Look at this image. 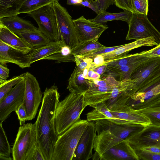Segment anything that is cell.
Wrapping results in <instances>:
<instances>
[{"mask_svg": "<svg viewBox=\"0 0 160 160\" xmlns=\"http://www.w3.org/2000/svg\"><path fill=\"white\" fill-rule=\"evenodd\" d=\"M89 86V80L84 78L83 70L76 66L69 79L67 88L70 92L83 94Z\"/></svg>", "mask_w": 160, "mask_h": 160, "instance_id": "24", "label": "cell"}, {"mask_svg": "<svg viewBox=\"0 0 160 160\" xmlns=\"http://www.w3.org/2000/svg\"><path fill=\"white\" fill-rule=\"evenodd\" d=\"M32 160H45L42 152L38 144L34 151Z\"/></svg>", "mask_w": 160, "mask_h": 160, "instance_id": "47", "label": "cell"}, {"mask_svg": "<svg viewBox=\"0 0 160 160\" xmlns=\"http://www.w3.org/2000/svg\"><path fill=\"white\" fill-rule=\"evenodd\" d=\"M79 43L90 40H98L108 28L106 25L85 18L83 16L73 20Z\"/></svg>", "mask_w": 160, "mask_h": 160, "instance_id": "13", "label": "cell"}, {"mask_svg": "<svg viewBox=\"0 0 160 160\" xmlns=\"http://www.w3.org/2000/svg\"><path fill=\"white\" fill-rule=\"evenodd\" d=\"M83 0H67V4L68 5H80Z\"/></svg>", "mask_w": 160, "mask_h": 160, "instance_id": "52", "label": "cell"}, {"mask_svg": "<svg viewBox=\"0 0 160 160\" xmlns=\"http://www.w3.org/2000/svg\"><path fill=\"white\" fill-rule=\"evenodd\" d=\"M9 69L5 65L0 64V84L5 82L8 77Z\"/></svg>", "mask_w": 160, "mask_h": 160, "instance_id": "45", "label": "cell"}, {"mask_svg": "<svg viewBox=\"0 0 160 160\" xmlns=\"http://www.w3.org/2000/svg\"><path fill=\"white\" fill-rule=\"evenodd\" d=\"M139 149L144 151L160 154V147H159L148 146L143 147Z\"/></svg>", "mask_w": 160, "mask_h": 160, "instance_id": "49", "label": "cell"}, {"mask_svg": "<svg viewBox=\"0 0 160 160\" xmlns=\"http://www.w3.org/2000/svg\"><path fill=\"white\" fill-rule=\"evenodd\" d=\"M158 44L153 37H149L136 40L133 42L122 45L114 51L102 54L106 62L113 60L119 57L128 54L131 50L144 46L152 47Z\"/></svg>", "mask_w": 160, "mask_h": 160, "instance_id": "18", "label": "cell"}, {"mask_svg": "<svg viewBox=\"0 0 160 160\" xmlns=\"http://www.w3.org/2000/svg\"><path fill=\"white\" fill-rule=\"evenodd\" d=\"M0 24L18 35L20 32L37 29L30 22L20 18L18 15L0 18Z\"/></svg>", "mask_w": 160, "mask_h": 160, "instance_id": "22", "label": "cell"}, {"mask_svg": "<svg viewBox=\"0 0 160 160\" xmlns=\"http://www.w3.org/2000/svg\"><path fill=\"white\" fill-rule=\"evenodd\" d=\"M15 112L18 116L20 125L21 126L24 124L25 121H26L27 114L23 105H20Z\"/></svg>", "mask_w": 160, "mask_h": 160, "instance_id": "42", "label": "cell"}, {"mask_svg": "<svg viewBox=\"0 0 160 160\" xmlns=\"http://www.w3.org/2000/svg\"><path fill=\"white\" fill-rule=\"evenodd\" d=\"M88 123L87 120L81 119L58 136L52 160H72L78 142Z\"/></svg>", "mask_w": 160, "mask_h": 160, "instance_id": "4", "label": "cell"}, {"mask_svg": "<svg viewBox=\"0 0 160 160\" xmlns=\"http://www.w3.org/2000/svg\"><path fill=\"white\" fill-rule=\"evenodd\" d=\"M130 97L128 95L121 96L108 103L110 112L123 125L133 123L146 126L150 124L147 117L127 104Z\"/></svg>", "mask_w": 160, "mask_h": 160, "instance_id": "6", "label": "cell"}, {"mask_svg": "<svg viewBox=\"0 0 160 160\" xmlns=\"http://www.w3.org/2000/svg\"><path fill=\"white\" fill-rule=\"evenodd\" d=\"M132 14V12L127 10L115 13H110L106 11L99 12L95 18L89 19L93 22L104 25L108 22L115 20L125 21L128 24Z\"/></svg>", "mask_w": 160, "mask_h": 160, "instance_id": "28", "label": "cell"}, {"mask_svg": "<svg viewBox=\"0 0 160 160\" xmlns=\"http://www.w3.org/2000/svg\"><path fill=\"white\" fill-rule=\"evenodd\" d=\"M75 61L76 66L80 69L84 70L85 68L91 66L92 62V58H87L83 56L75 55Z\"/></svg>", "mask_w": 160, "mask_h": 160, "instance_id": "39", "label": "cell"}, {"mask_svg": "<svg viewBox=\"0 0 160 160\" xmlns=\"http://www.w3.org/2000/svg\"><path fill=\"white\" fill-rule=\"evenodd\" d=\"M75 56L70 47L64 45L62 46L59 52L54 53L44 58V60H54L56 62L60 63L75 61Z\"/></svg>", "mask_w": 160, "mask_h": 160, "instance_id": "32", "label": "cell"}, {"mask_svg": "<svg viewBox=\"0 0 160 160\" xmlns=\"http://www.w3.org/2000/svg\"><path fill=\"white\" fill-rule=\"evenodd\" d=\"M149 59L122 66H113L107 65L104 74L112 76L119 81L130 79L131 75L135 70L143 63Z\"/></svg>", "mask_w": 160, "mask_h": 160, "instance_id": "25", "label": "cell"}, {"mask_svg": "<svg viewBox=\"0 0 160 160\" xmlns=\"http://www.w3.org/2000/svg\"><path fill=\"white\" fill-rule=\"evenodd\" d=\"M89 80V87L83 94L87 106L93 108L98 103L112 99L113 89L118 81L112 85L102 86L95 84L91 80Z\"/></svg>", "mask_w": 160, "mask_h": 160, "instance_id": "15", "label": "cell"}, {"mask_svg": "<svg viewBox=\"0 0 160 160\" xmlns=\"http://www.w3.org/2000/svg\"><path fill=\"white\" fill-rule=\"evenodd\" d=\"M25 88L24 78L0 101V123H2L12 112L22 104Z\"/></svg>", "mask_w": 160, "mask_h": 160, "instance_id": "11", "label": "cell"}, {"mask_svg": "<svg viewBox=\"0 0 160 160\" xmlns=\"http://www.w3.org/2000/svg\"><path fill=\"white\" fill-rule=\"evenodd\" d=\"M156 95L160 94V83L153 87Z\"/></svg>", "mask_w": 160, "mask_h": 160, "instance_id": "53", "label": "cell"}, {"mask_svg": "<svg viewBox=\"0 0 160 160\" xmlns=\"http://www.w3.org/2000/svg\"><path fill=\"white\" fill-rule=\"evenodd\" d=\"M0 40L24 54L29 53L32 50L22 38L1 24Z\"/></svg>", "mask_w": 160, "mask_h": 160, "instance_id": "19", "label": "cell"}, {"mask_svg": "<svg viewBox=\"0 0 160 160\" xmlns=\"http://www.w3.org/2000/svg\"><path fill=\"white\" fill-rule=\"evenodd\" d=\"M100 160H138L135 150L128 142L124 140L103 153Z\"/></svg>", "mask_w": 160, "mask_h": 160, "instance_id": "16", "label": "cell"}, {"mask_svg": "<svg viewBox=\"0 0 160 160\" xmlns=\"http://www.w3.org/2000/svg\"><path fill=\"white\" fill-rule=\"evenodd\" d=\"M38 25V29L51 42L60 40L58 22L53 3L28 14Z\"/></svg>", "mask_w": 160, "mask_h": 160, "instance_id": "7", "label": "cell"}, {"mask_svg": "<svg viewBox=\"0 0 160 160\" xmlns=\"http://www.w3.org/2000/svg\"><path fill=\"white\" fill-rule=\"evenodd\" d=\"M107 67V65L105 64L99 66L91 67L90 68L101 76L105 72Z\"/></svg>", "mask_w": 160, "mask_h": 160, "instance_id": "48", "label": "cell"}, {"mask_svg": "<svg viewBox=\"0 0 160 160\" xmlns=\"http://www.w3.org/2000/svg\"><path fill=\"white\" fill-rule=\"evenodd\" d=\"M96 132L95 123L89 122L78 142L72 160H88L92 158Z\"/></svg>", "mask_w": 160, "mask_h": 160, "instance_id": "14", "label": "cell"}, {"mask_svg": "<svg viewBox=\"0 0 160 160\" xmlns=\"http://www.w3.org/2000/svg\"><path fill=\"white\" fill-rule=\"evenodd\" d=\"M87 106L83 94L70 93L58 103L55 111V125L58 136L81 120L80 116Z\"/></svg>", "mask_w": 160, "mask_h": 160, "instance_id": "3", "label": "cell"}, {"mask_svg": "<svg viewBox=\"0 0 160 160\" xmlns=\"http://www.w3.org/2000/svg\"><path fill=\"white\" fill-rule=\"evenodd\" d=\"M25 55L0 40V64L12 63L22 69L29 68L31 65Z\"/></svg>", "mask_w": 160, "mask_h": 160, "instance_id": "17", "label": "cell"}, {"mask_svg": "<svg viewBox=\"0 0 160 160\" xmlns=\"http://www.w3.org/2000/svg\"><path fill=\"white\" fill-rule=\"evenodd\" d=\"M63 44L61 40L50 42L47 44L32 49L25 56L31 65L33 63L43 59L52 54L59 52Z\"/></svg>", "mask_w": 160, "mask_h": 160, "instance_id": "20", "label": "cell"}, {"mask_svg": "<svg viewBox=\"0 0 160 160\" xmlns=\"http://www.w3.org/2000/svg\"><path fill=\"white\" fill-rule=\"evenodd\" d=\"M59 97L56 86L46 88L35 123L38 144L45 160H52L54 146L58 137L55 130V118Z\"/></svg>", "mask_w": 160, "mask_h": 160, "instance_id": "1", "label": "cell"}, {"mask_svg": "<svg viewBox=\"0 0 160 160\" xmlns=\"http://www.w3.org/2000/svg\"><path fill=\"white\" fill-rule=\"evenodd\" d=\"M139 159L144 160H160V154H156L140 149L135 150Z\"/></svg>", "mask_w": 160, "mask_h": 160, "instance_id": "38", "label": "cell"}, {"mask_svg": "<svg viewBox=\"0 0 160 160\" xmlns=\"http://www.w3.org/2000/svg\"><path fill=\"white\" fill-rule=\"evenodd\" d=\"M24 78V73L14 77L0 84V101L2 100L8 92L19 81Z\"/></svg>", "mask_w": 160, "mask_h": 160, "instance_id": "35", "label": "cell"}, {"mask_svg": "<svg viewBox=\"0 0 160 160\" xmlns=\"http://www.w3.org/2000/svg\"><path fill=\"white\" fill-rule=\"evenodd\" d=\"M95 122L97 134L94 141L93 149L95 152L93 160H100L107 151L128 137L141 131L146 126L133 123L118 125L107 120Z\"/></svg>", "mask_w": 160, "mask_h": 160, "instance_id": "2", "label": "cell"}, {"mask_svg": "<svg viewBox=\"0 0 160 160\" xmlns=\"http://www.w3.org/2000/svg\"><path fill=\"white\" fill-rule=\"evenodd\" d=\"M83 0L86 1H88L89 2H91L93 0Z\"/></svg>", "mask_w": 160, "mask_h": 160, "instance_id": "55", "label": "cell"}, {"mask_svg": "<svg viewBox=\"0 0 160 160\" xmlns=\"http://www.w3.org/2000/svg\"><path fill=\"white\" fill-rule=\"evenodd\" d=\"M115 5L124 10H127L132 12L133 11L132 7L131 0H115Z\"/></svg>", "mask_w": 160, "mask_h": 160, "instance_id": "41", "label": "cell"}, {"mask_svg": "<svg viewBox=\"0 0 160 160\" xmlns=\"http://www.w3.org/2000/svg\"><path fill=\"white\" fill-rule=\"evenodd\" d=\"M125 140L134 150L146 146L160 147V126L151 124L146 126L141 131Z\"/></svg>", "mask_w": 160, "mask_h": 160, "instance_id": "12", "label": "cell"}, {"mask_svg": "<svg viewBox=\"0 0 160 160\" xmlns=\"http://www.w3.org/2000/svg\"><path fill=\"white\" fill-rule=\"evenodd\" d=\"M80 5L90 8L97 14L100 12L98 5L96 0H93L90 2L83 0Z\"/></svg>", "mask_w": 160, "mask_h": 160, "instance_id": "43", "label": "cell"}, {"mask_svg": "<svg viewBox=\"0 0 160 160\" xmlns=\"http://www.w3.org/2000/svg\"><path fill=\"white\" fill-rule=\"evenodd\" d=\"M18 35L22 38L32 49L45 45L51 42L38 28L20 32Z\"/></svg>", "mask_w": 160, "mask_h": 160, "instance_id": "27", "label": "cell"}, {"mask_svg": "<svg viewBox=\"0 0 160 160\" xmlns=\"http://www.w3.org/2000/svg\"><path fill=\"white\" fill-rule=\"evenodd\" d=\"M98 2L99 9V12H103L106 11L109 6L115 4V0H96Z\"/></svg>", "mask_w": 160, "mask_h": 160, "instance_id": "44", "label": "cell"}, {"mask_svg": "<svg viewBox=\"0 0 160 160\" xmlns=\"http://www.w3.org/2000/svg\"><path fill=\"white\" fill-rule=\"evenodd\" d=\"M137 110L149 119L150 124L160 126V99L145 108Z\"/></svg>", "mask_w": 160, "mask_h": 160, "instance_id": "30", "label": "cell"}, {"mask_svg": "<svg viewBox=\"0 0 160 160\" xmlns=\"http://www.w3.org/2000/svg\"><path fill=\"white\" fill-rule=\"evenodd\" d=\"M160 83V65L144 82L139 92L146 91Z\"/></svg>", "mask_w": 160, "mask_h": 160, "instance_id": "36", "label": "cell"}, {"mask_svg": "<svg viewBox=\"0 0 160 160\" xmlns=\"http://www.w3.org/2000/svg\"><path fill=\"white\" fill-rule=\"evenodd\" d=\"M148 52L152 55L160 57V44L154 48L148 50Z\"/></svg>", "mask_w": 160, "mask_h": 160, "instance_id": "51", "label": "cell"}, {"mask_svg": "<svg viewBox=\"0 0 160 160\" xmlns=\"http://www.w3.org/2000/svg\"><path fill=\"white\" fill-rule=\"evenodd\" d=\"M128 25L126 40H137L152 37L158 44H160V32L149 20L147 15L132 12Z\"/></svg>", "mask_w": 160, "mask_h": 160, "instance_id": "9", "label": "cell"}, {"mask_svg": "<svg viewBox=\"0 0 160 160\" xmlns=\"http://www.w3.org/2000/svg\"><path fill=\"white\" fill-rule=\"evenodd\" d=\"M59 0H27L22 5L18 12L27 14L43 7L59 1Z\"/></svg>", "mask_w": 160, "mask_h": 160, "instance_id": "33", "label": "cell"}, {"mask_svg": "<svg viewBox=\"0 0 160 160\" xmlns=\"http://www.w3.org/2000/svg\"><path fill=\"white\" fill-rule=\"evenodd\" d=\"M160 99V94L154 95L152 89L145 92H137L132 95L127 103L138 110L145 108Z\"/></svg>", "mask_w": 160, "mask_h": 160, "instance_id": "21", "label": "cell"}, {"mask_svg": "<svg viewBox=\"0 0 160 160\" xmlns=\"http://www.w3.org/2000/svg\"><path fill=\"white\" fill-rule=\"evenodd\" d=\"M133 12L148 14V0H131Z\"/></svg>", "mask_w": 160, "mask_h": 160, "instance_id": "37", "label": "cell"}, {"mask_svg": "<svg viewBox=\"0 0 160 160\" xmlns=\"http://www.w3.org/2000/svg\"><path fill=\"white\" fill-rule=\"evenodd\" d=\"M25 88L22 105L26 112V121L34 119L42 100V94L36 78L28 72L24 73Z\"/></svg>", "mask_w": 160, "mask_h": 160, "instance_id": "10", "label": "cell"}, {"mask_svg": "<svg viewBox=\"0 0 160 160\" xmlns=\"http://www.w3.org/2000/svg\"><path fill=\"white\" fill-rule=\"evenodd\" d=\"M122 46V45L110 47H106L104 48L95 50L83 56L87 58H92L98 55H102L112 52Z\"/></svg>", "mask_w": 160, "mask_h": 160, "instance_id": "40", "label": "cell"}, {"mask_svg": "<svg viewBox=\"0 0 160 160\" xmlns=\"http://www.w3.org/2000/svg\"><path fill=\"white\" fill-rule=\"evenodd\" d=\"M91 66H89L85 68L83 70V73L84 78L88 79V72Z\"/></svg>", "mask_w": 160, "mask_h": 160, "instance_id": "54", "label": "cell"}, {"mask_svg": "<svg viewBox=\"0 0 160 160\" xmlns=\"http://www.w3.org/2000/svg\"><path fill=\"white\" fill-rule=\"evenodd\" d=\"M106 47L100 43L98 40H90L79 43L72 49V52L74 56H83Z\"/></svg>", "mask_w": 160, "mask_h": 160, "instance_id": "31", "label": "cell"}, {"mask_svg": "<svg viewBox=\"0 0 160 160\" xmlns=\"http://www.w3.org/2000/svg\"><path fill=\"white\" fill-rule=\"evenodd\" d=\"M53 5L57 18L60 40L64 45L72 49L79 43L73 19L67 9L58 1L53 3Z\"/></svg>", "mask_w": 160, "mask_h": 160, "instance_id": "8", "label": "cell"}, {"mask_svg": "<svg viewBox=\"0 0 160 160\" xmlns=\"http://www.w3.org/2000/svg\"><path fill=\"white\" fill-rule=\"evenodd\" d=\"M27 0H0V18L18 15L19 10Z\"/></svg>", "mask_w": 160, "mask_h": 160, "instance_id": "29", "label": "cell"}, {"mask_svg": "<svg viewBox=\"0 0 160 160\" xmlns=\"http://www.w3.org/2000/svg\"><path fill=\"white\" fill-rule=\"evenodd\" d=\"M101 76L91 69L88 70V80H94L100 78Z\"/></svg>", "mask_w": 160, "mask_h": 160, "instance_id": "50", "label": "cell"}, {"mask_svg": "<svg viewBox=\"0 0 160 160\" xmlns=\"http://www.w3.org/2000/svg\"><path fill=\"white\" fill-rule=\"evenodd\" d=\"M94 109L87 114L88 122L107 120L118 125H123L122 122L116 118L110 112L105 102L98 103L93 107Z\"/></svg>", "mask_w": 160, "mask_h": 160, "instance_id": "23", "label": "cell"}, {"mask_svg": "<svg viewBox=\"0 0 160 160\" xmlns=\"http://www.w3.org/2000/svg\"><path fill=\"white\" fill-rule=\"evenodd\" d=\"M159 57L151 54L148 50L132 54H125L105 63L107 65L120 66L134 63L150 58Z\"/></svg>", "mask_w": 160, "mask_h": 160, "instance_id": "26", "label": "cell"}, {"mask_svg": "<svg viewBox=\"0 0 160 160\" xmlns=\"http://www.w3.org/2000/svg\"><path fill=\"white\" fill-rule=\"evenodd\" d=\"M12 152L2 123H0V160H11L10 157Z\"/></svg>", "mask_w": 160, "mask_h": 160, "instance_id": "34", "label": "cell"}, {"mask_svg": "<svg viewBox=\"0 0 160 160\" xmlns=\"http://www.w3.org/2000/svg\"><path fill=\"white\" fill-rule=\"evenodd\" d=\"M92 62L91 63V67L99 66L105 64L104 59L102 55H99L91 58Z\"/></svg>", "mask_w": 160, "mask_h": 160, "instance_id": "46", "label": "cell"}, {"mask_svg": "<svg viewBox=\"0 0 160 160\" xmlns=\"http://www.w3.org/2000/svg\"><path fill=\"white\" fill-rule=\"evenodd\" d=\"M38 144L35 123L24 124L19 128L12 149L13 160H32Z\"/></svg>", "mask_w": 160, "mask_h": 160, "instance_id": "5", "label": "cell"}]
</instances>
